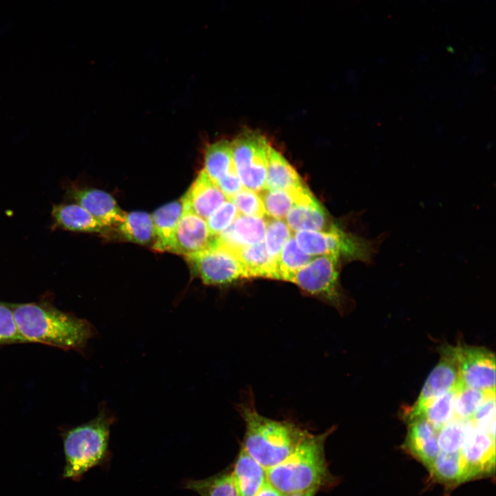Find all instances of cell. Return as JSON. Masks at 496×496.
Masks as SVG:
<instances>
[{
	"mask_svg": "<svg viewBox=\"0 0 496 496\" xmlns=\"http://www.w3.org/2000/svg\"><path fill=\"white\" fill-rule=\"evenodd\" d=\"M239 214L234 204L227 200L206 220L210 234L218 236L227 229Z\"/></svg>",
	"mask_w": 496,
	"mask_h": 496,
	"instance_id": "32",
	"label": "cell"
},
{
	"mask_svg": "<svg viewBox=\"0 0 496 496\" xmlns=\"http://www.w3.org/2000/svg\"><path fill=\"white\" fill-rule=\"evenodd\" d=\"M254 496H286L267 481Z\"/></svg>",
	"mask_w": 496,
	"mask_h": 496,
	"instance_id": "36",
	"label": "cell"
},
{
	"mask_svg": "<svg viewBox=\"0 0 496 496\" xmlns=\"http://www.w3.org/2000/svg\"><path fill=\"white\" fill-rule=\"evenodd\" d=\"M292 236L291 231L282 219L266 218L265 246L268 255L277 261L286 242Z\"/></svg>",
	"mask_w": 496,
	"mask_h": 496,
	"instance_id": "31",
	"label": "cell"
},
{
	"mask_svg": "<svg viewBox=\"0 0 496 496\" xmlns=\"http://www.w3.org/2000/svg\"><path fill=\"white\" fill-rule=\"evenodd\" d=\"M299 247L311 256L335 255L340 259L371 264L378 252L376 238L355 236L333 225L327 231L302 230L294 236Z\"/></svg>",
	"mask_w": 496,
	"mask_h": 496,
	"instance_id": "5",
	"label": "cell"
},
{
	"mask_svg": "<svg viewBox=\"0 0 496 496\" xmlns=\"http://www.w3.org/2000/svg\"><path fill=\"white\" fill-rule=\"evenodd\" d=\"M286 223L291 231L302 230L327 231L333 225L324 209L315 200L293 206L286 216Z\"/></svg>",
	"mask_w": 496,
	"mask_h": 496,
	"instance_id": "21",
	"label": "cell"
},
{
	"mask_svg": "<svg viewBox=\"0 0 496 496\" xmlns=\"http://www.w3.org/2000/svg\"><path fill=\"white\" fill-rule=\"evenodd\" d=\"M460 381L467 387L495 391V357L485 347L458 345Z\"/></svg>",
	"mask_w": 496,
	"mask_h": 496,
	"instance_id": "10",
	"label": "cell"
},
{
	"mask_svg": "<svg viewBox=\"0 0 496 496\" xmlns=\"http://www.w3.org/2000/svg\"><path fill=\"white\" fill-rule=\"evenodd\" d=\"M340 260L335 255L318 256L294 273L289 281L307 293L324 297L337 307L342 308L345 304V298L340 291Z\"/></svg>",
	"mask_w": 496,
	"mask_h": 496,
	"instance_id": "8",
	"label": "cell"
},
{
	"mask_svg": "<svg viewBox=\"0 0 496 496\" xmlns=\"http://www.w3.org/2000/svg\"><path fill=\"white\" fill-rule=\"evenodd\" d=\"M12 307L19 331L25 342L82 351L96 333L88 321L56 309L30 303Z\"/></svg>",
	"mask_w": 496,
	"mask_h": 496,
	"instance_id": "2",
	"label": "cell"
},
{
	"mask_svg": "<svg viewBox=\"0 0 496 496\" xmlns=\"http://www.w3.org/2000/svg\"><path fill=\"white\" fill-rule=\"evenodd\" d=\"M25 342L19 331L12 306L0 302V344Z\"/></svg>",
	"mask_w": 496,
	"mask_h": 496,
	"instance_id": "34",
	"label": "cell"
},
{
	"mask_svg": "<svg viewBox=\"0 0 496 496\" xmlns=\"http://www.w3.org/2000/svg\"><path fill=\"white\" fill-rule=\"evenodd\" d=\"M467 425L468 420H461L453 417L442 426L437 431V442L440 453H459L461 455V451L466 436Z\"/></svg>",
	"mask_w": 496,
	"mask_h": 496,
	"instance_id": "30",
	"label": "cell"
},
{
	"mask_svg": "<svg viewBox=\"0 0 496 496\" xmlns=\"http://www.w3.org/2000/svg\"><path fill=\"white\" fill-rule=\"evenodd\" d=\"M115 422L114 413L103 402L94 418L65 433V478L78 479L104 459L107 453L111 426Z\"/></svg>",
	"mask_w": 496,
	"mask_h": 496,
	"instance_id": "4",
	"label": "cell"
},
{
	"mask_svg": "<svg viewBox=\"0 0 496 496\" xmlns=\"http://www.w3.org/2000/svg\"><path fill=\"white\" fill-rule=\"evenodd\" d=\"M238 411L245 426L242 447L265 469L285 459L310 433L291 422L261 415L251 391L241 399Z\"/></svg>",
	"mask_w": 496,
	"mask_h": 496,
	"instance_id": "1",
	"label": "cell"
},
{
	"mask_svg": "<svg viewBox=\"0 0 496 496\" xmlns=\"http://www.w3.org/2000/svg\"><path fill=\"white\" fill-rule=\"evenodd\" d=\"M235 169L244 188L259 193L265 189L270 145L257 132L242 134L231 143Z\"/></svg>",
	"mask_w": 496,
	"mask_h": 496,
	"instance_id": "6",
	"label": "cell"
},
{
	"mask_svg": "<svg viewBox=\"0 0 496 496\" xmlns=\"http://www.w3.org/2000/svg\"><path fill=\"white\" fill-rule=\"evenodd\" d=\"M223 194L229 199L243 188L240 178L233 167L227 174L215 183Z\"/></svg>",
	"mask_w": 496,
	"mask_h": 496,
	"instance_id": "35",
	"label": "cell"
},
{
	"mask_svg": "<svg viewBox=\"0 0 496 496\" xmlns=\"http://www.w3.org/2000/svg\"><path fill=\"white\" fill-rule=\"evenodd\" d=\"M181 199L157 209L152 214L154 231L152 248L156 251H168L174 231L183 213Z\"/></svg>",
	"mask_w": 496,
	"mask_h": 496,
	"instance_id": "19",
	"label": "cell"
},
{
	"mask_svg": "<svg viewBox=\"0 0 496 496\" xmlns=\"http://www.w3.org/2000/svg\"><path fill=\"white\" fill-rule=\"evenodd\" d=\"M313 258L299 247L294 236H291L282 247L277 259L279 280L289 281L294 273Z\"/></svg>",
	"mask_w": 496,
	"mask_h": 496,
	"instance_id": "27",
	"label": "cell"
},
{
	"mask_svg": "<svg viewBox=\"0 0 496 496\" xmlns=\"http://www.w3.org/2000/svg\"><path fill=\"white\" fill-rule=\"evenodd\" d=\"M461 455L471 480L490 477L495 468V435L468 420Z\"/></svg>",
	"mask_w": 496,
	"mask_h": 496,
	"instance_id": "11",
	"label": "cell"
},
{
	"mask_svg": "<svg viewBox=\"0 0 496 496\" xmlns=\"http://www.w3.org/2000/svg\"><path fill=\"white\" fill-rule=\"evenodd\" d=\"M318 489H311L309 490L299 493H294V494H290L287 495L286 496H315L316 493L318 492Z\"/></svg>",
	"mask_w": 496,
	"mask_h": 496,
	"instance_id": "37",
	"label": "cell"
},
{
	"mask_svg": "<svg viewBox=\"0 0 496 496\" xmlns=\"http://www.w3.org/2000/svg\"><path fill=\"white\" fill-rule=\"evenodd\" d=\"M214 238L205 219L184 209L168 251L187 256L208 248Z\"/></svg>",
	"mask_w": 496,
	"mask_h": 496,
	"instance_id": "12",
	"label": "cell"
},
{
	"mask_svg": "<svg viewBox=\"0 0 496 496\" xmlns=\"http://www.w3.org/2000/svg\"><path fill=\"white\" fill-rule=\"evenodd\" d=\"M232 248L244 266L247 278L262 277L279 280L277 261L268 255L263 242Z\"/></svg>",
	"mask_w": 496,
	"mask_h": 496,
	"instance_id": "20",
	"label": "cell"
},
{
	"mask_svg": "<svg viewBox=\"0 0 496 496\" xmlns=\"http://www.w3.org/2000/svg\"><path fill=\"white\" fill-rule=\"evenodd\" d=\"M233 167L231 143L220 141L209 145L205 152L204 171L216 183Z\"/></svg>",
	"mask_w": 496,
	"mask_h": 496,
	"instance_id": "25",
	"label": "cell"
},
{
	"mask_svg": "<svg viewBox=\"0 0 496 496\" xmlns=\"http://www.w3.org/2000/svg\"><path fill=\"white\" fill-rule=\"evenodd\" d=\"M231 475L240 496H254L267 481L266 469L242 447Z\"/></svg>",
	"mask_w": 496,
	"mask_h": 496,
	"instance_id": "17",
	"label": "cell"
},
{
	"mask_svg": "<svg viewBox=\"0 0 496 496\" xmlns=\"http://www.w3.org/2000/svg\"><path fill=\"white\" fill-rule=\"evenodd\" d=\"M52 214L56 225L67 230L104 233L107 229L78 204L54 205Z\"/></svg>",
	"mask_w": 496,
	"mask_h": 496,
	"instance_id": "22",
	"label": "cell"
},
{
	"mask_svg": "<svg viewBox=\"0 0 496 496\" xmlns=\"http://www.w3.org/2000/svg\"><path fill=\"white\" fill-rule=\"evenodd\" d=\"M333 429L309 433L285 459L266 469L267 480L285 495L319 490L333 480L325 457V442Z\"/></svg>",
	"mask_w": 496,
	"mask_h": 496,
	"instance_id": "3",
	"label": "cell"
},
{
	"mask_svg": "<svg viewBox=\"0 0 496 496\" xmlns=\"http://www.w3.org/2000/svg\"><path fill=\"white\" fill-rule=\"evenodd\" d=\"M68 194L91 214L103 226H118L125 219V213L108 193L96 189L70 188Z\"/></svg>",
	"mask_w": 496,
	"mask_h": 496,
	"instance_id": "13",
	"label": "cell"
},
{
	"mask_svg": "<svg viewBox=\"0 0 496 496\" xmlns=\"http://www.w3.org/2000/svg\"><path fill=\"white\" fill-rule=\"evenodd\" d=\"M228 200L234 204L239 214L265 217V210L263 203L259 194L256 192L243 187Z\"/></svg>",
	"mask_w": 496,
	"mask_h": 496,
	"instance_id": "33",
	"label": "cell"
},
{
	"mask_svg": "<svg viewBox=\"0 0 496 496\" xmlns=\"http://www.w3.org/2000/svg\"><path fill=\"white\" fill-rule=\"evenodd\" d=\"M266 229L265 217L239 214L231 225L217 238L232 247H243L263 242Z\"/></svg>",
	"mask_w": 496,
	"mask_h": 496,
	"instance_id": "16",
	"label": "cell"
},
{
	"mask_svg": "<svg viewBox=\"0 0 496 496\" xmlns=\"http://www.w3.org/2000/svg\"><path fill=\"white\" fill-rule=\"evenodd\" d=\"M117 227L121 236L128 241L141 245H147L154 241L152 216L147 212L132 211L126 214L123 223Z\"/></svg>",
	"mask_w": 496,
	"mask_h": 496,
	"instance_id": "24",
	"label": "cell"
},
{
	"mask_svg": "<svg viewBox=\"0 0 496 496\" xmlns=\"http://www.w3.org/2000/svg\"><path fill=\"white\" fill-rule=\"evenodd\" d=\"M304 186L295 169L278 152L269 149L265 189L292 190Z\"/></svg>",
	"mask_w": 496,
	"mask_h": 496,
	"instance_id": "23",
	"label": "cell"
},
{
	"mask_svg": "<svg viewBox=\"0 0 496 496\" xmlns=\"http://www.w3.org/2000/svg\"><path fill=\"white\" fill-rule=\"evenodd\" d=\"M494 395L495 391L473 389L462 384L455 396L453 417L461 420H471L479 406Z\"/></svg>",
	"mask_w": 496,
	"mask_h": 496,
	"instance_id": "26",
	"label": "cell"
},
{
	"mask_svg": "<svg viewBox=\"0 0 496 496\" xmlns=\"http://www.w3.org/2000/svg\"><path fill=\"white\" fill-rule=\"evenodd\" d=\"M258 194L263 203L265 214L278 219L285 218L296 205L316 200L305 185L292 190L264 189Z\"/></svg>",
	"mask_w": 496,
	"mask_h": 496,
	"instance_id": "18",
	"label": "cell"
},
{
	"mask_svg": "<svg viewBox=\"0 0 496 496\" xmlns=\"http://www.w3.org/2000/svg\"><path fill=\"white\" fill-rule=\"evenodd\" d=\"M440 360L426 380L417 400L404 412L403 417L406 422L417 417L428 402L462 384L457 347L445 344L440 347Z\"/></svg>",
	"mask_w": 496,
	"mask_h": 496,
	"instance_id": "9",
	"label": "cell"
},
{
	"mask_svg": "<svg viewBox=\"0 0 496 496\" xmlns=\"http://www.w3.org/2000/svg\"><path fill=\"white\" fill-rule=\"evenodd\" d=\"M406 422L407 433L402 448L428 469L440 453L437 431L423 417Z\"/></svg>",
	"mask_w": 496,
	"mask_h": 496,
	"instance_id": "14",
	"label": "cell"
},
{
	"mask_svg": "<svg viewBox=\"0 0 496 496\" xmlns=\"http://www.w3.org/2000/svg\"><path fill=\"white\" fill-rule=\"evenodd\" d=\"M185 258L194 272L207 285L227 284L247 278L235 250L217 236L208 248Z\"/></svg>",
	"mask_w": 496,
	"mask_h": 496,
	"instance_id": "7",
	"label": "cell"
},
{
	"mask_svg": "<svg viewBox=\"0 0 496 496\" xmlns=\"http://www.w3.org/2000/svg\"><path fill=\"white\" fill-rule=\"evenodd\" d=\"M181 200L184 209L191 211L206 220L228 199L203 169Z\"/></svg>",
	"mask_w": 496,
	"mask_h": 496,
	"instance_id": "15",
	"label": "cell"
},
{
	"mask_svg": "<svg viewBox=\"0 0 496 496\" xmlns=\"http://www.w3.org/2000/svg\"><path fill=\"white\" fill-rule=\"evenodd\" d=\"M187 488L200 496H240L231 474L223 473L187 482Z\"/></svg>",
	"mask_w": 496,
	"mask_h": 496,
	"instance_id": "29",
	"label": "cell"
},
{
	"mask_svg": "<svg viewBox=\"0 0 496 496\" xmlns=\"http://www.w3.org/2000/svg\"><path fill=\"white\" fill-rule=\"evenodd\" d=\"M462 384L428 402L417 417L426 419L438 431L453 417L455 396Z\"/></svg>",
	"mask_w": 496,
	"mask_h": 496,
	"instance_id": "28",
	"label": "cell"
}]
</instances>
